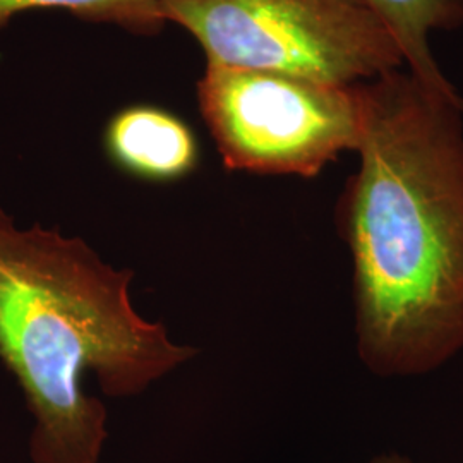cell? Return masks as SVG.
<instances>
[{"mask_svg":"<svg viewBox=\"0 0 463 463\" xmlns=\"http://www.w3.org/2000/svg\"><path fill=\"white\" fill-rule=\"evenodd\" d=\"M359 88L361 162L335 208L357 354L374 376H424L463 350V99L405 69Z\"/></svg>","mask_w":463,"mask_h":463,"instance_id":"cell-1","label":"cell"},{"mask_svg":"<svg viewBox=\"0 0 463 463\" xmlns=\"http://www.w3.org/2000/svg\"><path fill=\"white\" fill-rule=\"evenodd\" d=\"M131 281L81 239L17 229L0 208V363L33 415V463H99L107 409L84 392L86 373L131 397L198 354L134 311Z\"/></svg>","mask_w":463,"mask_h":463,"instance_id":"cell-2","label":"cell"},{"mask_svg":"<svg viewBox=\"0 0 463 463\" xmlns=\"http://www.w3.org/2000/svg\"><path fill=\"white\" fill-rule=\"evenodd\" d=\"M206 64L365 83L403 69L395 38L364 0H158Z\"/></svg>","mask_w":463,"mask_h":463,"instance_id":"cell-3","label":"cell"},{"mask_svg":"<svg viewBox=\"0 0 463 463\" xmlns=\"http://www.w3.org/2000/svg\"><path fill=\"white\" fill-rule=\"evenodd\" d=\"M359 84L206 64L199 112L227 170L315 179L340 155L359 149Z\"/></svg>","mask_w":463,"mask_h":463,"instance_id":"cell-4","label":"cell"},{"mask_svg":"<svg viewBox=\"0 0 463 463\" xmlns=\"http://www.w3.org/2000/svg\"><path fill=\"white\" fill-rule=\"evenodd\" d=\"M110 162L146 183H175L199 165L196 134L181 117L162 107L133 105L118 110L103 133Z\"/></svg>","mask_w":463,"mask_h":463,"instance_id":"cell-5","label":"cell"},{"mask_svg":"<svg viewBox=\"0 0 463 463\" xmlns=\"http://www.w3.org/2000/svg\"><path fill=\"white\" fill-rule=\"evenodd\" d=\"M380 16L402 52L403 64L432 91L460 99L462 95L445 76L430 38L434 32L463 28V0H364Z\"/></svg>","mask_w":463,"mask_h":463,"instance_id":"cell-6","label":"cell"},{"mask_svg":"<svg viewBox=\"0 0 463 463\" xmlns=\"http://www.w3.org/2000/svg\"><path fill=\"white\" fill-rule=\"evenodd\" d=\"M38 11H61L95 24H112L137 36H156L165 19L158 0H0V32L16 16Z\"/></svg>","mask_w":463,"mask_h":463,"instance_id":"cell-7","label":"cell"},{"mask_svg":"<svg viewBox=\"0 0 463 463\" xmlns=\"http://www.w3.org/2000/svg\"><path fill=\"white\" fill-rule=\"evenodd\" d=\"M367 463H412V460L400 453H381L373 457Z\"/></svg>","mask_w":463,"mask_h":463,"instance_id":"cell-8","label":"cell"}]
</instances>
